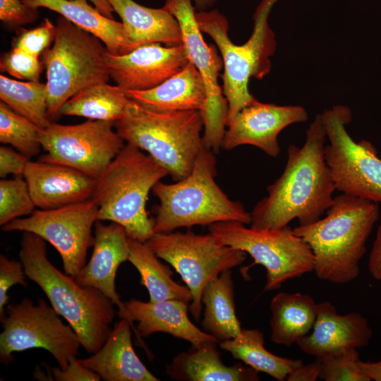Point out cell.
Returning <instances> with one entry per match:
<instances>
[{"mask_svg":"<svg viewBox=\"0 0 381 381\" xmlns=\"http://www.w3.org/2000/svg\"><path fill=\"white\" fill-rule=\"evenodd\" d=\"M121 19L126 33L137 48L159 43L166 46L183 44L182 32L176 18L165 8L142 6L133 0H108Z\"/></svg>","mask_w":381,"mask_h":381,"instance_id":"obj_25","label":"cell"},{"mask_svg":"<svg viewBox=\"0 0 381 381\" xmlns=\"http://www.w3.org/2000/svg\"><path fill=\"white\" fill-rule=\"evenodd\" d=\"M126 93L140 105L161 111H202L207 100L204 81L191 61L181 71L154 88L127 90Z\"/></svg>","mask_w":381,"mask_h":381,"instance_id":"obj_24","label":"cell"},{"mask_svg":"<svg viewBox=\"0 0 381 381\" xmlns=\"http://www.w3.org/2000/svg\"><path fill=\"white\" fill-rule=\"evenodd\" d=\"M129 261L140 275V284L147 290L150 301L179 300L190 304L193 295L187 286H183L172 278L169 267L159 260L146 241L128 237Z\"/></svg>","mask_w":381,"mask_h":381,"instance_id":"obj_29","label":"cell"},{"mask_svg":"<svg viewBox=\"0 0 381 381\" xmlns=\"http://www.w3.org/2000/svg\"><path fill=\"white\" fill-rule=\"evenodd\" d=\"M168 175L150 155L127 143L97 179L92 197L98 207L97 220L119 224L129 238L147 241L155 233L146 210L148 195Z\"/></svg>","mask_w":381,"mask_h":381,"instance_id":"obj_5","label":"cell"},{"mask_svg":"<svg viewBox=\"0 0 381 381\" xmlns=\"http://www.w3.org/2000/svg\"><path fill=\"white\" fill-rule=\"evenodd\" d=\"M129 256L128 236L124 228L111 222L95 225L93 251L90 260L74 278L82 286L97 289L119 308V315L127 320L124 303L116 291L115 279L120 265Z\"/></svg>","mask_w":381,"mask_h":381,"instance_id":"obj_18","label":"cell"},{"mask_svg":"<svg viewBox=\"0 0 381 381\" xmlns=\"http://www.w3.org/2000/svg\"><path fill=\"white\" fill-rule=\"evenodd\" d=\"M320 116L329 142L325 147V159L336 190L381 202V158L370 142H356L347 132L346 126L352 117L350 109L335 105Z\"/></svg>","mask_w":381,"mask_h":381,"instance_id":"obj_11","label":"cell"},{"mask_svg":"<svg viewBox=\"0 0 381 381\" xmlns=\"http://www.w3.org/2000/svg\"><path fill=\"white\" fill-rule=\"evenodd\" d=\"M0 68L17 78L38 81L42 65L38 57L13 47L1 57Z\"/></svg>","mask_w":381,"mask_h":381,"instance_id":"obj_36","label":"cell"},{"mask_svg":"<svg viewBox=\"0 0 381 381\" xmlns=\"http://www.w3.org/2000/svg\"><path fill=\"white\" fill-rule=\"evenodd\" d=\"M59 316L42 298L37 304L25 297L8 305L1 321V363L12 362L14 352L42 348L52 355L59 367L66 368L70 360L78 355L81 344L74 329Z\"/></svg>","mask_w":381,"mask_h":381,"instance_id":"obj_12","label":"cell"},{"mask_svg":"<svg viewBox=\"0 0 381 381\" xmlns=\"http://www.w3.org/2000/svg\"><path fill=\"white\" fill-rule=\"evenodd\" d=\"M25 273L22 262L0 255V321L6 315V305L9 296L8 291L15 284L27 286Z\"/></svg>","mask_w":381,"mask_h":381,"instance_id":"obj_38","label":"cell"},{"mask_svg":"<svg viewBox=\"0 0 381 381\" xmlns=\"http://www.w3.org/2000/svg\"><path fill=\"white\" fill-rule=\"evenodd\" d=\"M378 218L377 202L342 193L334 198L325 217L293 230L311 248L317 277L346 284L359 275L360 260Z\"/></svg>","mask_w":381,"mask_h":381,"instance_id":"obj_3","label":"cell"},{"mask_svg":"<svg viewBox=\"0 0 381 381\" xmlns=\"http://www.w3.org/2000/svg\"><path fill=\"white\" fill-rule=\"evenodd\" d=\"M93 4L95 7L98 9L105 16L114 19L112 13L114 10L109 3L108 0H88Z\"/></svg>","mask_w":381,"mask_h":381,"instance_id":"obj_45","label":"cell"},{"mask_svg":"<svg viewBox=\"0 0 381 381\" xmlns=\"http://www.w3.org/2000/svg\"><path fill=\"white\" fill-rule=\"evenodd\" d=\"M320 364L318 359L309 363H303L292 370L286 377L288 381H315L320 378Z\"/></svg>","mask_w":381,"mask_h":381,"instance_id":"obj_42","label":"cell"},{"mask_svg":"<svg viewBox=\"0 0 381 381\" xmlns=\"http://www.w3.org/2000/svg\"><path fill=\"white\" fill-rule=\"evenodd\" d=\"M369 272L374 279L381 280V217L368 260Z\"/></svg>","mask_w":381,"mask_h":381,"instance_id":"obj_43","label":"cell"},{"mask_svg":"<svg viewBox=\"0 0 381 381\" xmlns=\"http://www.w3.org/2000/svg\"><path fill=\"white\" fill-rule=\"evenodd\" d=\"M320 364V379L325 381H370L359 365L356 348H349L315 358Z\"/></svg>","mask_w":381,"mask_h":381,"instance_id":"obj_35","label":"cell"},{"mask_svg":"<svg viewBox=\"0 0 381 381\" xmlns=\"http://www.w3.org/2000/svg\"><path fill=\"white\" fill-rule=\"evenodd\" d=\"M104 60L110 78L125 91L154 88L190 61L183 44L162 46L159 43L143 44L124 54L107 51Z\"/></svg>","mask_w":381,"mask_h":381,"instance_id":"obj_16","label":"cell"},{"mask_svg":"<svg viewBox=\"0 0 381 381\" xmlns=\"http://www.w3.org/2000/svg\"><path fill=\"white\" fill-rule=\"evenodd\" d=\"M146 243L159 258L174 268L191 291L189 310L197 321L201 316L202 294L207 284L223 271L241 265L247 256L243 250L222 243L210 232L154 233Z\"/></svg>","mask_w":381,"mask_h":381,"instance_id":"obj_10","label":"cell"},{"mask_svg":"<svg viewBox=\"0 0 381 381\" xmlns=\"http://www.w3.org/2000/svg\"><path fill=\"white\" fill-rule=\"evenodd\" d=\"M35 206L50 210L92 198L97 179L73 168L29 161L24 173Z\"/></svg>","mask_w":381,"mask_h":381,"instance_id":"obj_20","label":"cell"},{"mask_svg":"<svg viewBox=\"0 0 381 381\" xmlns=\"http://www.w3.org/2000/svg\"><path fill=\"white\" fill-rule=\"evenodd\" d=\"M214 154L204 147L186 177L174 183L159 181L153 186L159 202L153 218L155 233L227 221L250 224V212L240 202L231 200L216 183Z\"/></svg>","mask_w":381,"mask_h":381,"instance_id":"obj_4","label":"cell"},{"mask_svg":"<svg viewBox=\"0 0 381 381\" xmlns=\"http://www.w3.org/2000/svg\"><path fill=\"white\" fill-rule=\"evenodd\" d=\"M0 98L15 112L44 128L52 121L47 114L46 83L20 82L0 75Z\"/></svg>","mask_w":381,"mask_h":381,"instance_id":"obj_32","label":"cell"},{"mask_svg":"<svg viewBox=\"0 0 381 381\" xmlns=\"http://www.w3.org/2000/svg\"><path fill=\"white\" fill-rule=\"evenodd\" d=\"M279 0H262L253 15V32L247 42L234 44L228 34L229 22L218 10L195 11L201 32L216 44L224 62L222 92L228 102L226 123L245 107L257 99L250 94V78L262 79L271 70L270 57L276 49V40L268 18Z\"/></svg>","mask_w":381,"mask_h":381,"instance_id":"obj_6","label":"cell"},{"mask_svg":"<svg viewBox=\"0 0 381 381\" xmlns=\"http://www.w3.org/2000/svg\"><path fill=\"white\" fill-rule=\"evenodd\" d=\"M204 306L201 322L205 332L219 341L231 339L242 331L236 313L234 282L231 270L210 281L202 294Z\"/></svg>","mask_w":381,"mask_h":381,"instance_id":"obj_28","label":"cell"},{"mask_svg":"<svg viewBox=\"0 0 381 381\" xmlns=\"http://www.w3.org/2000/svg\"><path fill=\"white\" fill-rule=\"evenodd\" d=\"M131 323L124 318L115 323L102 347L78 361L105 381L159 380L138 358L131 341Z\"/></svg>","mask_w":381,"mask_h":381,"instance_id":"obj_22","label":"cell"},{"mask_svg":"<svg viewBox=\"0 0 381 381\" xmlns=\"http://www.w3.org/2000/svg\"><path fill=\"white\" fill-rule=\"evenodd\" d=\"M37 8L27 6L22 0H0V20L10 25H22L35 20Z\"/></svg>","mask_w":381,"mask_h":381,"instance_id":"obj_39","label":"cell"},{"mask_svg":"<svg viewBox=\"0 0 381 381\" xmlns=\"http://www.w3.org/2000/svg\"><path fill=\"white\" fill-rule=\"evenodd\" d=\"M131 99L119 86L100 83L90 86L66 101L61 114L116 122L127 113Z\"/></svg>","mask_w":381,"mask_h":381,"instance_id":"obj_31","label":"cell"},{"mask_svg":"<svg viewBox=\"0 0 381 381\" xmlns=\"http://www.w3.org/2000/svg\"><path fill=\"white\" fill-rule=\"evenodd\" d=\"M307 119V111L301 106H279L256 100L240 110L226 123L222 147L231 150L250 145L276 157L280 152L277 140L279 133L291 124Z\"/></svg>","mask_w":381,"mask_h":381,"instance_id":"obj_17","label":"cell"},{"mask_svg":"<svg viewBox=\"0 0 381 381\" xmlns=\"http://www.w3.org/2000/svg\"><path fill=\"white\" fill-rule=\"evenodd\" d=\"M114 122L90 119L75 125L52 122L39 133L41 161L66 166L97 179L124 147Z\"/></svg>","mask_w":381,"mask_h":381,"instance_id":"obj_13","label":"cell"},{"mask_svg":"<svg viewBox=\"0 0 381 381\" xmlns=\"http://www.w3.org/2000/svg\"><path fill=\"white\" fill-rule=\"evenodd\" d=\"M27 6L44 7L57 12L83 30L99 38L113 54H127L135 47L123 25L103 15L88 0H22Z\"/></svg>","mask_w":381,"mask_h":381,"instance_id":"obj_26","label":"cell"},{"mask_svg":"<svg viewBox=\"0 0 381 381\" xmlns=\"http://www.w3.org/2000/svg\"><path fill=\"white\" fill-rule=\"evenodd\" d=\"M240 222H217L208 226L222 243L243 250L266 270L265 291L279 289L288 279L314 270L309 245L289 226L276 229L247 227Z\"/></svg>","mask_w":381,"mask_h":381,"instance_id":"obj_9","label":"cell"},{"mask_svg":"<svg viewBox=\"0 0 381 381\" xmlns=\"http://www.w3.org/2000/svg\"><path fill=\"white\" fill-rule=\"evenodd\" d=\"M360 367L369 380L381 381V361L365 362L360 360Z\"/></svg>","mask_w":381,"mask_h":381,"instance_id":"obj_44","label":"cell"},{"mask_svg":"<svg viewBox=\"0 0 381 381\" xmlns=\"http://www.w3.org/2000/svg\"><path fill=\"white\" fill-rule=\"evenodd\" d=\"M53 41L52 48L42 53L51 121L61 114L62 106L72 97L90 86L107 83L110 78L104 60L107 49L97 37L61 16Z\"/></svg>","mask_w":381,"mask_h":381,"instance_id":"obj_8","label":"cell"},{"mask_svg":"<svg viewBox=\"0 0 381 381\" xmlns=\"http://www.w3.org/2000/svg\"><path fill=\"white\" fill-rule=\"evenodd\" d=\"M55 32L56 25H54L48 18H45L40 26L30 30H24L16 39L13 47L38 57L54 40Z\"/></svg>","mask_w":381,"mask_h":381,"instance_id":"obj_37","label":"cell"},{"mask_svg":"<svg viewBox=\"0 0 381 381\" xmlns=\"http://www.w3.org/2000/svg\"><path fill=\"white\" fill-rule=\"evenodd\" d=\"M373 332L366 318L359 313L339 314L329 301L317 303V317L311 333L296 344L305 353L321 357L349 348L368 345Z\"/></svg>","mask_w":381,"mask_h":381,"instance_id":"obj_19","label":"cell"},{"mask_svg":"<svg viewBox=\"0 0 381 381\" xmlns=\"http://www.w3.org/2000/svg\"><path fill=\"white\" fill-rule=\"evenodd\" d=\"M35 207L28 185L23 176H16L13 179H1V226L20 217L30 215Z\"/></svg>","mask_w":381,"mask_h":381,"instance_id":"obj_34","label":"cell"},{"mask_svg":"<svg viewBox=\"0 0 381 381\" xmlns=\"http://www.w3.org/2000/svg\"><path fill=\"white\" fill-rule=\"evenodd\" d=\"M52 380L56 381H98L102 378L96 373L84 367L75 357L70 360L68 365L62 369L52 368L49 372Z\"/></svg>","mask_w":381,"mask_h":381,"instance_id":"obj_40","label":"cell"},{"mask_svg":"<svg viewBox=\"0 0 381 381\" xmlns=\"http://www.w3.org/2000/svg\"><path fill=\"white\" fill-rule=\"evenodd\" d=\"M271 340L291 346L312 330L317 317V303L301 293L280 292L270 302Z\"/></svg>","mask_w":381,"mask_h":381,"instance_id":"obj_27","label":"cell"},{"mask_svg":"<svg viewBox=\"0 0 381 381\" xmlns=\"http://www.w3.org/2000/svg\"><path fill=\"white\" fill-rule=\"evenodd\" d=\"M42 128L15 112L5 103H0V142L11 145L30 158L42 147L39 133Z\"/></svg>","mask_w":381,"mask_h":381,"instance_id":"obj_33","label":"cell"},{"mask_svg":"<svg viewBox=\"0 0 381 381\" xmlns=\"http://www.w3.org/2000/svg\"><path fill=\"white\" fill-rule=\"evenodd\" d=\"M199 11H206L212 7L217 0H191Z\"/></svg>","mask_w":381,"mask_h":381,"instance_id":"obj_46","label":"cell"},{"mask_svg":"<svg viewBox=\"0 0 381 381\" xmlns=\"http://www.w3.org/2000/svg\"><path fill=\"white\" fill-rule=\"evenodd\" d=\"M163 8L178 20L190 61L204 81L207 100L200 111L204 123L202 142L204 147L217 153L222 147L228 116V102L218 82L223 59L214 45L205 42L191 0H166Z\"/></svg>","mask_w":381,"mask_h":381,"instance_id":"obj_15","label":"cell"},{"mask_svg":"<svg viewBox=\"0 0 381 381\" xmlns=\"http://www.w3.org/2000/svg\"><path fill=\"white\" fill-rule=\"evenodd\" d=\"M124 307L127 320L143 346L145 345L140 337H147L156 332L186 340L192 346L210 341H219L190 321L188 315L189 304L183 301L171 299L144 302L131 298L124 303Z\"/></svg>","mask_w":381,"mask_h":381,"instance_id":"obj_21","label":"cell"},{"mask_svg":"<svg viewBox=\"0 0 381 381\" xmlns=\"http://www.w3.org/2000/svg\"><path fill=\"white\" fill-rule=\"evenodd\" d=\"M306 134L301 147L289 146L284 171L267 186V195L253 207L250 226L280 229L294 219L299 225L310 224L332 205L336 188L325 159L327 137L320 114Z\"/></svg>","mask_w":381,"mask_h":381,"instance_id":"obj_1","label":"cell"},{"mask_svg":"<svg viewBox=\"0 0 381 381\" xmlns=\"http://www.w3.org/2000/svg\"><path fill=\"white\" fill-rule=\"evenodd\" d=\"M114 127L124 141L147 152L176 181L190 173L204 148V123L198 110L156 111L131 99Z\"/></svg>","mask_w":381,"mask_h":381,"instance_id":"obj_7","label":"cell"},{"mask_svg":"<svg viewBox=\"0 0 381 381\" xmlns=\"http://www.w3.org/2000/svg\"><path fill=\"white\" fill-rule=\"evenodd\" d=\"M219 343L206 341L179 353L167 365V374L173 380L183 381L259 380V372L247 365H226L217 348Z\"/></svg>","mask_w":381,"mask_h":381,"instance_id":"obj_23","label":"cell"},{"mask_svg":"<svg viewBox=\"0 0 381 381\" xmlns=\"http://www.w3.org/2000/svg\"><path fill=\"white\" fill-rule=\"evenodd\" d=\"M30 158L9 147H0V176L4 178L9 174L23 176Z\"/></svg>","mask_w":381,"mask_h":381,"instance_id":"obj_41","label":"cell"},{"mask_svg":"<svg viewBox=\"0 0 381 381\" xmlns=\"http://www.w3.org/2000/svg\"><path fill=\"white\" fill-rule=\"evenodd\" d=\"M98 207L89 200L50 210H35L25 218L3 226L4 231H28L50 243L59 252L65 272L75 277L85 265L88 248L93 246V224Z\"/></svg>","mask_w":381,"mask_h":381,"instance_id":"obj_14","label":"cell"},{"mask_svg":"<svg viewBox=\"0 0 381 381\" xmlns=\"http://www.w3.org/2000/svg\"><path fill=\"white\" fill-rule=\"evenodd\" d=\"M45 241L33 233L23 232L19 258L25 275L74 329L83 348L88 353H95L111 330L115 304L97 289L82 286L58 270L47 257Z\"/></svg>","mask_w":381,"mask_h":381,"instance_id":"obj_2","label":"cell"},{"mask_svg":"<svg viewBox=\"0 0 381 381\" xmlns=\"http://www.w3.org/2000/svg\"><path fill=\"white\" fill-rule=\"evenodd\" d=\"M219 345L234 358L279 381L286 380L292 370L303 363L301 359L280 357L267 351L263 333L258 329H242L238 336L219 341Z\"/></svg>","mask_w":381,"mask_h":381,"instance_id":"obj_30","label":"cell"}]
</instances>
